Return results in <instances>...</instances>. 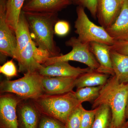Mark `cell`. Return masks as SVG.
<instances>
[{
  "label": "cell",
  "mask_w": 128,
  "mask_h": 128,
  "mask_svg": "<svg viewBox=\"0 0 128 128\" xmlns=\"http://www.w3.org/2000/svg\"><path fill=\"white\" fill-rule=\"evenodd\" d=\"M23 12L32 40L37 47L48 51L50 57L60 54V50L54 39V26L59 20L58 13Z\"/></svg>",
  "instance_id": "1"
},
{
  "label": "cell",
  "mask_w": 128,
  "mask_h": 128,
  "mask_svg": "<svg viewBox=\"0 0 128 128\" xmlns=\"http://www.w3.org/2000/svg\"><path fill=\"white\" fill-rule=\"evenodd\" d=\"M128 97V82L120 83L111 76L102 86L98 98L92 103V109L103 104L108 105L112 112V128H120L126 122V108Z\"/></svg>",
  "instance_id": "2"
},
{
  "label": "cell",
  "mask_w": 128,
  "mask_h": 128,
  "mask_svg": "<svg viewBox=\"0 0 128 128\" xmlns=\"http://www.w3.org/2000/svg\"><path fill=\"white\" fill-rule=\"evenodd\" d=\"M32 100L41 114L55 118L64 124L73 110L82 104L76 98L73 91L63 94H44Z\"/></svg>",
  "instance_id": "3"
},
{
  "label": "cell",
  "mask_w": 128,
  "mask_h": 128,
  "mask_svg": "<svg viewBox=\"0 0 128 128\" xmlns=\"http://www.w3.org/2000/svg\"><path fill=\"white\" fill-rule=\"evenodd\" d=\"M43 77L38 71L28 72L18 80H4L0 84V93H12L24 100L36 99L44 94Z\"/></svg>",
  "instance_id": "4"
},
{
  "label": "cell",
  "mask_w": 128,
  "mask_h": 128,
  "mask_svg": "<svg viewBox=\"0 0 128 128\" xmlns=\"http://www.w3.org/2000/svg\"><path fill=\"white\" fill-rule=\"evenodd\" d=\"M77 18L74 22L75 32L77 38L83 43L96 42L112 46L115 41L110 36L106 29L92 22L84 10V8L77 6L76 9Z\"/></svg>",
  "instance_id": "5"
},
{
  "label": "cell",
  "mask_w": 128,
  "mask_h": 128,
  "mask_svg": "<svg viewBox=\"0 0 128 128\" xmlns=\"http://www.w3.org/2000/svg\"><path fill=\"white\" fill-rule=\"evenodd\" d=\"M66 46L71 47L72 50L66 54L48 58L42 65L46 66L56 62L61 61H75L82 63L92 70H96L99 64L96 57L90 50L89 43H83L77 38L72 37L65 43Z\"/></svg>",
  "instance_id": "6"
},
{
  "label": "cell",
  "mask_w": 128,
  "mask_h": 128,
  "mask_svg": "<svg viewBox=\"0 0 128 128\" xmlns=\"http://www.w3.org/2000/svg\"><path fill=\"white\" fill-rule=\"evenodd\" d=\"M7 0H0V52L2 55L15 59L16 51V34L6 21Z\"/></svg>",
  "instance_id": "7"
},
{
  "label": "cell",
  "mask_w": 128,
  "mask_h": 128,
  "mask_svg": "<svg viewBox=\"0 0 128 128\" xmlns=\"http://www.w3.org/2000/svg\"><path fill=\"white\" fill-rule=\"evenodd\" d=\"M24 99L12 93H6L0 96V125L1 128H19L17 113L18 104Z\"/></svg>",
  "instance_id": "8"
},
{
  "label": "cell",
  "mask_w": 128,
  "mask_h": 128,
  "mask_svg": "<svg viewBox=\"0 0 128 128\" xmlns=\"http://www.w3.org/2000/svg\"><path fill=\"white\" fill-rule=\"evenodd\" d=\"M124 0H98L96 18L101 26L105 29L116 20L122 6Z\"/></svg>",
  "instance_id": "9"
},
{
  "label": "cell",
  "mask_w": 128,
  "mask_h": 128,
  "mask_svg": "<svg viewBox=\"0 0 128 128\" xmlns=\"http://www.w3.org/2000/svg\"><path fill=\"white\" fill-rule=\"evenodd\" d=\"M17 113L19 128H38L41 114L32 99H25L18 104Z\"/></svg>",
  "instance_id": "10"
},
{
  "label": "cell",
  "mask_w": 128,
  "mask_h": 128,
  "mask_svg": "<svg viewBox=\"0 0 128 128\" xmlns=\"http://www.w3.org/2000/svg\"><path fill=\"white\" fill-rule=\"evenodd\" d=\"M92 70L88 67L84 68L74 67L70 65L68 62L61 61L46 66H43L38 72L44 76L78 78L81 75Z\"/></svg>",
  "instance_id": "11"
},
{
  "label": "cell",
  "mask_w": 128,
  "mask_h": 128,
  "mask_svg": "<svg viewBox=\"0 0 128 128\" xmlns=\"http://www.w3.org/2000/svg\"><path fill=\"white\" fill-rule=\"evenodd\" d=\"M77 78L44 76L42 86L44 94L55 95L73 91Z\"/></svg>",
  "instance_id": "12"
},
{
  "label": "cell",
  "mask_w": 128,
  "mask_h": 128,
  "mask_svg": "<svg viewBox=\"0 0 128 128\" xmlns=\"http://www.w3.org/2000/svg\"><path fill=\"white\" fill-rule=\"evenodd\" d=\"M72 0H30L24 6V12L58 13L72 4Z\"/></svg>",
  "instance_id": "13"
},
{
  "label": "cell",
  "mask_w": 128,
  "mask_h": 128,
  "mask_svg": "<svg viewBox=\"0 0 128 128\" xmlns=\"http://www.w3.org/2000/svg\"><path fill=\"white\" fill-rule=\"evenodd\" d=\"M106 30L115 41H128V0H124L116 20Z\"/></svg>",
  "instance_id": "14"
},
{
  "label": "cell",
  "mask_w": 128,
  "mask_h": 128,
  "mask_svg": "<svg viewBox=\"0 0 128 128\" xmlns=\"http://www.w3.org/2000/svg\"><path fill=\"white\" fill-rule=\"evenodd\" d=\"M90 50L99 64L97 71L110 76H114L109 46L101 43L92 42L89 43Z\"/></svg>",
  "instance_id": "15"
},
{
  "label": "cell",
  "mask_w": 128,
  "mask_h": 128,
  "mask_svg": "<svg viewBox=\"0 0 128 128\" xmlns=\"http://www.w3.org/2000/svg\"><path fill=\"white\" fill-rule=\"evenodd\" d=\"M36 46L32 40L18 54L16 60L18 62L19 72L24 74L28 72H38L43 67L34 58V50Z\"/></svg>",
  "instance_id": "16"
},
{
  "label": "cell",
  "mask_w": 128,
  "mask_h": 128,
  "mask_svg": "<svg viewBox=\"0 0 128 128\" xmlns=\"http://www.w3.org/2000/svg\"><path fill=\"white\" fill-rule=\"evenodd\" d=\"M110 54L114 76L120 83H128V55L111 50Z\"/></svg>",
  "instance_id": "17"
},
{
  "label": "cell",
  "mask_w": 128,
  "mask_h": 128,
  "mask_svg": "<svg viewBox=\"0 0 128 128\" xmlns=\"http://www.w3.org/2000/svg\"><path fill=\"white\" fill-rule=\"evenodd\" d=\"M111 76L100 73L96 70L84 73L76 78V87L77 89L87 86H97L105 85Z\"/></svg>",
  "instance_id": "18"
},
{
  "label": "cell",
  "mask_w": 128,
  "mask_h": 128,
  "mask_svg": "<svg viewBox=\"0 0 128 128\" xmlns=\"http://www.w3.org/2000/svg\"><path fill=\"white\" fill-rule=\"evenodd\" d=\"M15 34L17 42L15 58L16 60L18 54L32 40L28 24L22 11L20 16Z\"/></svg>",
  "instance_id": "19"
},
{
  "label": "cell",
  "mask_w": 128,
  "mask_h": 128,
  "mask_svg": "<svg viewBox=\"0 0 128 128\" xmlns=\"http://www.w3.org/2000/svg\"><path fill=\"white\" fill-rule=\"evenodd\" d=\"M25 0H7L6 21L15 33Z\"/></svg>",
  "instance_id": "20"
},
{
  "label": "cell",
  "mask_w": 128,
  "mask_h": 128,
  "mask_svg": "<svg viewBox=\"0 0 128 128\" xmlns=\"http://www.w3.org/2000/svg\"><path fill=\"white\" fill-rule=\"evenodd\" d=\"M96 108V111L92 128H112V112L109 106L103 104Z\"/></svg>",
  "instance_id": "21"
},
{
  "label": "cell",
  "mask_w": 128,
  "mask_h": 128,
  "mask_svg": "<svg viewBox=\"0 0 128 128\" xmlns=\"http://www.w3.org/2000/svg\"><path fill=\"white\" fill-rule=\"evenodd\" d=\"M102 86H87L78 88L74 92V95L80 103L86 102L92 103L98 98Z\"/></svg>",
  "instance_id": "22"
},
{
  "label": "cell",
  "mask_w": 128,
  "mask_h": 128,
  "mask_svg": "<svg viewBox=\"0 0 128 128\" xmlns=\"http://www.w3.org/2000/svg\"><path fill=\"white\" fill-rule=\"evenodd\" d=\"M83 108L80 104L73 110L65 124L66 128H80Z\"/></svg>",
  "instance_id": "23"
},
{
  "label": "cell",
  "mask_w": 128,
  "mask_h": 128,
  "mask_svg": "<svg viewBox=\"0 0 128 128\" xmlns=\"http://www.w3.org/2000/svg\"><path fill=\"white\" fill-rule=\"evenodd\" d=\"M38 128H66L64 124L58 120L41 114Z\"/></svg>",
  "instance_id": "24"
},
{
  "label": "cell",
  "mask_w": 128,
  "mask_h": 128,
  "mask_svg": "<svg viewBox=\"0 0 128 128\" xmlns=\"http://www.w3.org/2000/svg\"><path fill=\"white\" fill-rule=\"evenodd\" d=\"M72 4L86 8L94 19H96L98 0H72Z\"/></svg>",
  "instance_id": "25"
},
{
  "label": "cell",
  "mask_w": 128,
  "mask_h": 128,
  "mask_svg": "<svg viewBox=\"0 0 128 128\" xmlns=\"http://www.w3.org/2000/svg\"><path fill=\"white\" fill-rule=\"evenodd\" d=\"M96 108L90 110L82 108L80 128H92L94 123Z\"/></svg>",
  "instance_id": "26"
},
{
  "label": "cell",
  "mask_w": 128,
  "mask_h": 128,
  "mask_svg": "<svg viewBox=\"0 0 128 128\" xmlns=\"http://www.w3.org/2000/svg\"><path fill=\"white\" fill-rule=\"evenodd\" d=\"M18 70L13 60H8L0 66V73L8 78L17 76Z\"/></svg>",
  "instance_id": "27"
},
{
  "label": "cell",
  "mask_w": 128,
  "mask_h": 128,
  "mask_svg": "<svg viewBox=\"0 0 128 128\" xmlns=\"http://www.w3.org/2000/svg\"><path fill=\"white\" fill-rule=\"evenodd\" d=\"M70 30V26L67 21L59 20L54 25V34L59 36H66L68 34Z\"/></svg>",
  "instance_id": "28"
},
{
  "label": "cell",
  "mask_w": 128,
  "mask_h": 128,
  "mask_svg": "<svg viewBox=\"0 0 128 128\" xmlns=\"http://www.w3.org/2000/svg\"><path fill=\"white\" fill-rule=\"evenodd\" d=\"M50 57L49 53L47 50L36 47L34 50V58L38 64L43 65L48 58Z\"/></svg>",
  "instance_id": "29"
},
{
  "label": "cell",
  "mask_w": 128,
  "mask_h": 128,
  "mask_svg": "<svg viewBox=\"0 0 128 128\" xmlns=\"http://www.w3.org/2000/svg\"><path fill=\"white\" fill-rule=\"evenodd\" d=\"M109 48L110 50L128 55V41H115L112 46H109Z\"/></svg>",
  "instance_id": "30"
},
{
  "label": "cell",
  "mask_w": 128,
  "mask_h": 128,
  "mask_svg": "<svg viewBox=\"0 0 128 128\" xmlns=\"http://www.w3.org/2000/svg\"><path fill=\"white\" fill-rule=\"evenodd\" d=\"M126 118L128 119V100H127V104L126 108Z\"/></svg>",
  "instance_id": "31"
},
{
  "label": "cell",
  "mask_w": 128,
  "mask_h": 128,
  "mask_svg": "<svg viewBox=\"0 0 128 128\" xmlns=\"http://www.w3.org/2000/svg\"><path fill=\"white\" fill-rule=\"evenodd\" d=\"M120 128H128V121H126L124 124Z\"/></svg>",
  "instance_id": "32"
},
{
  "label": "cell",
  "mask_w": 128,
  "mask_h": 128,
  "mask_svg": "<svg viewBox=\"0 0 128 128\" xmlns=\"http://www.w3.org/2000/svg\"><path fill=\"white\" fill-rule=\"evenodd\" d=\"M30 0H25V1L26 2H28Z\"/></svg>",
  "instance_id": "33"
}]
</instances>
